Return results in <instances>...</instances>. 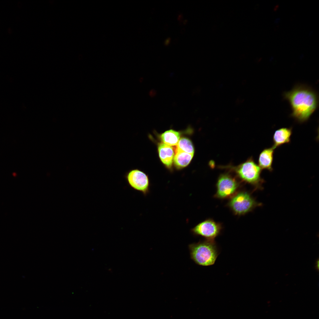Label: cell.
Returning a JSON list of instances; mask_svg holds the SVG:
<instances>
[{"mask_svg": "<svg viewBox=\"0 0 319 319\" xmlns=\"http://www.w3.org/2000/svg\"><path fill=\"white\" fill-rule=\"evenodd\" d=\"M284 97L291 107V116L299 123L308 121L318 106L316 92L306 85H296L290 91L284 93Z\"/></svg>", "mask_w": 319, "mask_h": 319, "instance_id": "obj_1", "label": "cell"}, {"mask_svg": "<svg viewBox=\"0 0 319 319\" xmlns=\"http://www.w3.org/2000/svg\"><path fill=\"white\" fill-rule=\"evenodd\" d=\"M219 168L234 172L237 178L252 185L255 189L262 188V185L264 180L261 177L262 170L255 162L252 157L236 166L229 165L219 166Z\"/></svg>", "mask_w": 319, "mask_h": 319, "instance_id": "obj_2", "label": "cell"}, {"mask_svg": "<svg viewBox=\"0 0 319 319\" xmlns=\"http://www.w3.org/2000/svg\"><path fill=\"white\" fill-rule=\"evenodd\" d=\"M191 258L196 264L203 266L213 265L219 254L215 240L205 239L189 244Z\"/></svg>", "mask_w": 319, "mask_h": 319, "instance_id": "obj_3", "label": "cell"}, {"mask_svg": "<svg viewBox=\"0 0 319 319\" xmlns=\"http://www.w3.org/2000/svg\"><path fill=\"white\" fill-rule=\"evenodd\" d=\"M246 191H237L231 197L227 206L235 215H245L261 205Z\"/></svg>", "mask_w": 319, "mask_h": 319, "instance_id": "obj_4", "label": "cell"}, {"mask_svg": "<svg viewBox=\"0 0 319 319\" xmlns=\"http://www.w3.org/2000/svg\"><path fill=\"white\" fill-rule=\"evenodd\" d=\"M237 177L229 172L220 174L216 184L215 198L224 199L231 198L235 194L240 185V183Z\"/></svg>", "mask_w": 319, "mask_h": 319, "instance_id": "obj_5", "label": "cell"}, {"mask_svg": "<svg viewBox=\"0 0 319 319\" xmlns=\"http://www.w3.org/2000/svg\"><path fill=\"white\" fill-rule=\"evenodd\" d=\"M128 184L133 189L146 196L150 191L148 177L143 171L138 169H132L126 172L124 176Z\"/></svg>", "mask_w": 319, "mask_h": 319, "instance_id": "obj_6", "label": "cell"}, {"mask_svg": "<svg viewBox=\"0 0 319 319\" xmlns=\"http://www.w3.org/2000/svg\"><path fill=\"white\" fill-rule=\"evenodd\" d=\"M222 226L219 222L208 219L199 223L191 230L195 236H200L205 239L214 240L222 231Z\"/></svg>", "mask_w": 319, "mask_h": 319, "instance_id": "obj_7", "label": "cell"}, {"mask_svg": "<svg viewBox=\"0 0 319 319\" xmlns=\"http://www.w3.org/2000/svg\"><path fill=\"white\" fill-rule=\"evenodd\" d=\"M275 149L272 147L264 149L260 153L258 158L259 166L262 170L270 172L273 171V163Z\"/></svg>", "mask_w": 319, "mask_h": 319, "instance_id": "obj_8", "label": "cell"}, {"mask_svg": "<svg viewBox=\"0 0 319 319\" xmlns=\"http://www.w3.org/2000/svg\"><path fill=\"white\" fill-rule=\"evenodd\" d=\"M292 128H282L276 130L273 136L272 147L275 149L291 141Z\"/></svg>", "mask_w": 319, "mask_h": 319, "instance_id": "obj_9", "label": "cell"}, {"mask_svg": "<svg viewBox=\"0 0 319 319\" xmlns=\"http://www.w3.org/2000/svg\"><path fill=\"white\" fill-rule=\"evenodd\" d=\"M158 150L159 157L162 162L167 167H170L174 157L173 147L171 146L161 143L159 145Z\"/></svg>", "mask_w": 319, "mask_h": 319, "instance_id": "obj_10", "label": "cell"}, {"mask_svg": "<svg viewBox=\"0 0 319 319\" xmlns=\"http://www.w3.org/2000/svg\"><path fill=\"white\" fill-rule=\"evenodd\" d=\"M193 155L185 152L176 151L173 159L175 164L179 168L185 167L189 164Z\"/></svg>", "mask_w": 319, "mask_h": 319, "instance_id": "obj_11", "label": "cell"}, {"mask_svg": "<svg viewBox=\"0 0 319 319\" xmlns=\"http://www.w3.org/2000/svg\"><path fill=\"white\" fill-rule=\"evenodd\" d=\"M180 134L173 130L167 131L162 134L161 138L164 143L170 146L176 145L180 138Z\"/></svg>", "mask_w": 319, "mask_h": 319, "instance_id": "obj_12", "label": "cell"}, {"mask_svg": "<svg viewBox=\"0 0 319 319\" xmlns=\"http://www.w3.org/2000/svg\"><path fill=\"white\" fill-rule=\"evenodd\" d=\"M176 151H180L194 154V149L191 141L185 137L180 138L176 145Z\"/></svg>", "mask_w": 319, "mask_h": 319, "instance_id": "obj_13", "label": "cell"}, {"mask_svg": "<svg viewBox=\"0 0 319 319\" xmlns=\"http://www.w3.org/2000/svg\"><path fill=\"white\" fill-rule=\"evenodd\" d=\"M319 259H318H318H317L316 260L315 263V269L318 271V270H319Z\"/></svg>", "mask_w": 319, "mask_h": 319, "instance_id": "obj_14", "label": "cell"}, {"mask_svg": "<svg viewBox=\"0 0 319 319\" xmlns=\"http://www.w3.org/2000/svg\"><path fill=\"white\" fill-rule=\"evenodd\" d=\"M170 38H168L166 39L165 42V45H168L170 43Z\"/></svg>", "mask_w": 319, "mask_h": 319, "instance_id": "obj_15", "label": "cell"}, {"mask_svg": "<svg viewBox=\"0 0 319 319\" xmlns=\"http://www.w3.org/2000/svg\"><path fill=\"white\" fill-rule=\"evenodd\" d=\"M185 30L184 29H182V30L181 31V33H183V32H185Z\"/></svg>", "mask_w": 319, "mask_h": 319, "instance_id": "obj_16", "label": "cell"}]
</instances>
